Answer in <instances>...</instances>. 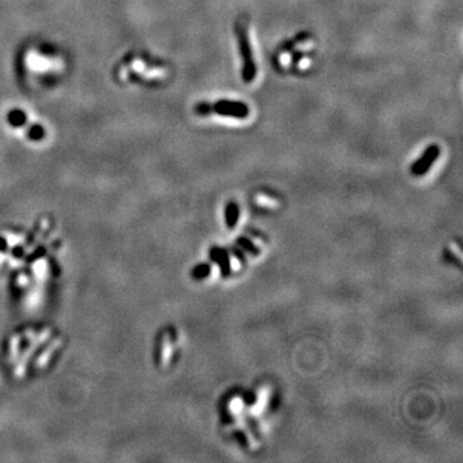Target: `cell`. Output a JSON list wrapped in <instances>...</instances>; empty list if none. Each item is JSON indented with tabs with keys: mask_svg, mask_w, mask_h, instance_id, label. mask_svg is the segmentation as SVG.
I'll list each match as a JSON object with an SVG mask.
<instances>
[{
	"mask_svg": "<svg viewBox=\"0 0 463 463\" xmlns=\"http://www.w3.org/2000/svg\"><path fill=\"white\" fill-rule=\"evenodd\" d=\"M197 111L200 113H206L214 111L218 115L234 117V119H246L248 113H250V110H248V107L246 104L235 101H220L214 104L213 107L208 106V104H201V106L197 107Z\"/></svg>",
	"mask_w": 463,
	"mask_h": 463,
	"instance_id": "cell-2",
	"label": "cell"
},
{
	"mask_svg": "<svg viewBox=\"0 0 463 463\" xmlns=\"http://www.w3.org/2000/svg\"><path fill=\"white\" fill-rule=\"evenodd\" d=\"M241 243L243 244V246H246V248H248V250H250V251H252V252H257V250H256L255 247H253L252 244H251L248 241H244V239H242Z\"/></svg>",
	"mask_w": 463,
	"mask_h": 463,
	"instance_id": "cell-10",
	"label": "cell"
},
{
	"mask_svg": "<svg viewBox=\"0 0 463 463\" xmlns=\"http://www.w3.org/2000/svg\"><path fill=\"white\" fill-rule=\"evenodd\" d=\"M6 250H8V243H6V241L4 238L0 237V251H1V252H5Z\"/></svg>",
	"mask_w": 463,
	"mask_h": 463,
	"instance_id": "cell-9",
	"label": "cell"
},
{
	"mask_svg": "<svg viewBox=\"0 0 463 463\" xmlns=\"http://www.w3.org/2000/svg\"><path fill=\"white\" fill-rule=\"evenodd\" d=\"M256 202L261 205V206H266V208H268V206L269 208H275V205H277V202H275L273 198L268 197V196H264V195L256 196Z\"/></svg>",
	"mask_w": 463,
	"mask_h": 463,
	"instance_id": "cell-4",
	"label": "cell"
},
{
	"mask_svg": "<svg viewBox=\"0 0 463 463\" xmlns=\"http://www.w3.org/2000/svg\"><path fill=\"white\" fill-rule=\"evenodd\" d=\"M440 155V148L438 146H430L426 151H425L424 156L421 157L418 161H416V164L413 165V168H412V173L415 174V175H424L430 168H431V165L438 160Z\"/></svg>",
	"mask_w": 463,
	"mask_h": 463,
	"instance_id": "cell-3",
	"label": "cell"
},
{
	"mask_svg": "<svg viewBox=\"0 0 463 463\" xmlns=\"http://www.w3.org/2000/svg\"><path fill=\"white\" fill-rule=\"evenodd\" d=\"M280 63L283 64V66H287V64L289 63V61H291V57H289V54L288 53H283V54L280 55Z\"/></svg>",
	"mask_w": 463,
	"mask_h": 463,
	"instance_id": "cell-8",
	"label": "cell"
},
{
	"mask_svg": "<svg viewBox=\"0 0 463 463\" xmlns=\"http://www.w3.org/2000/svg\"><path fill=\"white\" fill-rule=\"evenodd\" d=\"M209 271H210V266L209 265H200L193 270V277L196 278H204L205 275L209 274Z\"/></svg>",
	"mask_w": 463,
	"mask_h": 463,
	"instance_id": "cell-5",
	"label": "cell"
},
{
	"mask_svg": "<svg viewBox=\"0 0 463 463\" xmlns=\"http://www.w3.org/2000/svg\"><path fill=\"white\" fill-rule=\"evenodd\" d=\"M228 217H229V226H233V224H234V222H235V219H237V215H238V210H237V208H235V205L234 204H231L229 205V208H228Z\"/></svg>",
	"mask_w": 463,
	"mask_h": 463,
	"instance_id": "cell-6",
	"label": "cell"
},
{
	"mask_svg": "<svg viewBox=\"0 0 463 463\" xmlns=\"http://www.w3.org/2000/svg\"><path fill=\"white\" fill-rule=\"evenodd\" d=\"M235 35L238 37V44H239V50H241V57L243 61L242 66V79L244 82H252L256 76V66L253 61L252 49H251L250 39L247 34L246 27L242 24L235 26Z\"/></svg>",
	"mask_w": 463,
	"mask_h": 463,
	"instance_id": "cell-1",
	"label": "cell"
},
{
	"mask_svg": "<svg viewBox=\"0 0 463 463\" xmlns=\"http://www.w3.org/2000/svg\"><path fill=\"white\" fill-rule=\"evenodd\" d=\"M232 269H233V270H238V269H239V261H238L235 257L232 259Z\"/></svg>",
	"mask_w": 463,
	"mask_h": 463,
	"instance_id": "cell-11",
	"label": "cell"
},
{
	"mask_svg": "<svg viewBox=\"0 0 463 463\" xmlns=\"http://www.w3.org/2000/svg\"><path fill=\"white\" fill-rule=\"evenodd\" d=\"M310 66V59L309 58H301L299 62V67L300 68H308Z\"/></svg>",
	"mask_w": 463,
	"mask_h": 463,
	"instance_id": "cell-7",
	"label": "cell"
}]
</instances>
